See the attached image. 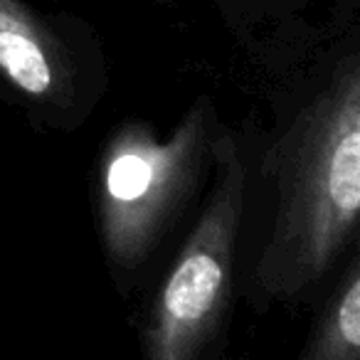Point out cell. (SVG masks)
Segmentation results:
<instances>
[{"instance_id": "obj_1", "label": "cell", "mask_w": 360, "mask_h": 360, "mask_svg": "<svg viewBox=\"0 0 360 360\" xmlns=\"http://www.w3.org/2000/svg\"><path fill=\"white\" fill-rule=\"evenodd\" d=\"M281 195L276 247L289 274H323L340 252L360 207V82L345 65L301 126Z\"/></svg>"}, {"instance_id": "obj_2", "label": "cell", "mask_w": 360, "mask_h": 360, "mask_svg": "<svg viewBox=\"0 0 360 360\" xmlns=\"http://www.w3.org/2000/svg\"><path fill=\"white\" fill-rule=\"evenodd\" d=\"M240 163H227L193 235L170 269L143 333L153 360H188L198 355L222 319L230 294V269L242 207Z\"/></svg>"}, {"instance_id": "obj_3", "label": "cell", "mask_w": 360, "mask_h": 360, "mask_svg": "<svg viewBox=\"0 0 360 360\" xmlns=\"http://www.w3.org/2000/svg\"><path fill=\"white\" fill-rule=\"evenodd\" d=\"M202 121L191 119L168 143L141 126L121 131L101 168V230L111 257L134 264L191 188Z\"/></svg>"}, {"instance_id": "obj_5", "label": "cell", "mask_w": 360, "mask_h": 360, "mask_svg": "<svg viewBox=\"0 0 360 360\" xmlns=\"http://www.w3.org/2000/svg\"><path fill=\"white\" fill-rule=\"evenodd\" d=\"M360 353V279L350 269V279L343 294L330 309L314 345L306 350V358L316 360H358Z\"/></svg>"}, {"instance_id": "obj_4", "label": "cell", "mask_w": 360, "mask_h": 360, "mask_svg": "<svg viewBox=\"0 0 360 360\" xmlns=\"http://www.w3.org/2000/svg\"><path fill=\"white\" fill-rule=\"evenodd\" d=\"M0 72L30 96H45L55 86L45 35L20 0H0Z\"/></svg>"}]
</instances>
